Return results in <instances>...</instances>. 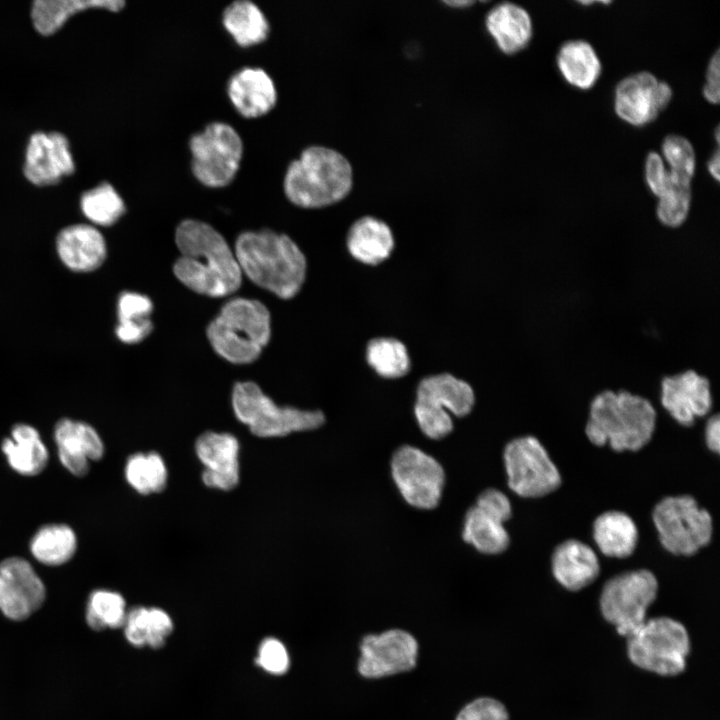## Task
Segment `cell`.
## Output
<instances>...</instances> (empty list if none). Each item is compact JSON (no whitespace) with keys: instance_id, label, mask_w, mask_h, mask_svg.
Here are the masks:
<instances>
[{"instance_id":"cell-1","label":"cell","mask_w":720,"mask_h":720,"mask_svg":"<svg viewBox=\"0 0 720 720\" xmlns=\"http://www.w3.org/2000/svg\"><path fill=\"white\" fill-rule=\"evenodd\" d=\"M175 243L180 257L173 272L186 287L210 297L226 296L239 288L242 272L235 254L212 226L183 220L176 228Z\"/></svg>"},{"instance_id":"cell-2","label":"cell","mask_w":720,"mask_h":720,"mask_svg":"<svg viewBox=\"0 0 720 720\" xmlns=\"http://www.w3.org/2000/svg\"><path fill=\"white\" fill-rule=\"evenodd\" d=\"M657 411L647 397L627 389H603L591 399L585 434L595 446L639 451L653 437Z\"/></svg>"},{"instance_id":"cell-3","label":"cell","mask_w":720,"mask_h":720,"mask_svg":"<svg viewBox=\"0 0 720 720\" xmlns=\"http://www.w3.org/2000/svg\"><path fill=\"white\" fill-rule=\"evenodd\" d=\"M234 254L241 272L276 296L289 299L301 289L306 259L289 236L268 229L247 231L238 236Z\"/></svg>"},{"instance_id":"cell-4","label":"cell","mask_w":720,"mask_h":720,"mask_svg":"<svg viewBox=\"0 0 720 720\" xmlns=\"http://www.w3.org/2000/svg\"><path fill=\"white\" fill-rule=\"evenodd\" d=\"M353 183V167L343 153L312 145L289 163L283 190L287 199L298 207L322 208L347 197Z\"/></svg>"},{"instance_id":"cell-5","label":"cell","mask_w":720,"mask_h":720,"mask_svg":"<svg viewBox=\"0 0 720 720\" xmlns=\"http://www.w3.org/2000/svg\"><path fill=\"white\" fill-rule=\"evenodd\" d=\"M270 333L268 309L261 302L247 298L228 301L207 328V337L215 352L234 364L255 361L267 345Z\"/></svg>"},{"instance_id":"cell-6","label":"cell","mask_w":720,"mask_h":720,"mask_svg":"<svg viewBox=\"0 0 720 720\" xmlns=\"http://www.w3.org/2000/svg\"><path fill=\"white\" fill-rule=\"evenodd\" d=\"M626 647L633 665L647 672L672 677L685 671L691 641L681 622L660 616L647 619L627 637Z\"/></svg>"},{"instance_id":"cell-7","label":"cell","mask_w":720,"mask_h":720,"mask_svg":"<svg viewBox=\"0 0 720 720\" xmlns=\"http://www.w3.org/2000/svg\"><path fill=\"white\" fill-rule=\"evenodd\" d=\"M232 406L236 418L252 434L261 438L283 437L293 432L314 430L325 422V416L319 410L278 406L256 383L250 381L235 384Z\"/></svg>"},{"instance_id":"cell-8","label":"cell","mask_w":720,"mask_h":720,"mask_svg":"<svg viewBox=\"0 0 720 720\" xmlns=\"http://www.w3.org/2000/svg\"><path fill=\"white\" fill-rule=\"evenodd\" d=\"M652 521L663 548L676 556L695 555L712 539V517L690 495L661 499L652 511Z\"/></svg>"},{"instance_id":"cell-9","label":"cell","mask_w":720,"mask_h":720,"mask_svg":"<svg viewBox=\"0 0 720 720\" xmlns=\"http://www.w3.org/2000/svg\"><path fill=\"white\" fill-rule=\"evenodd\" d=\"M658 580L647 569L622 572L605 582L599 606L616 632L629 637L647 620L646 613L658 594Z\"/></svg>"},{"instance_id":"cell-10","label":"cell","mask_w":720,"mask_h":720,"mask_svg":"<svg viewBox=\"0 0 720 720\" xmlns=\"http://www.w3.org/2000/svg\"><path fill=\"white\" fill-rule=\"evenodd\" d=\"M474 402L473 389L467 382L448 373L438 374L419 383L414 413L423 434L438 440L453 430L451 415L466 416Z\"/></svg>"},{"instance_id":"cell-11","label":"cell","mask_w":720,"mask_h":720,"mask_svg":"<svg viewBox=\"0 0 720 720\" xmlns=\"http://www.w3.org/2000/svg\"><path fill=\"white\" fill-rule=\"evenodd\" d=\"M191 170L204 186L220 188L235 178L243 155L239 133L226 122L207 124L189 139Z\"/></svg>"},{"instance_id":"cell-12","label":"cell","mask_w":720,"mask_h":720,"mask_svg":"<svg viewBox=\"0 0 720 720\" xmlns=\"http://www.w3.org/2000/svg\"><path fill=\"white\" fill-rule=\"evenodd\" d=\"M503 459L508 487L520 497H543L561 485L558 468L534 436L512 439L504 448Z\"/></svg>"},{"instance_id":"cell-13","label":"cell","mask_w":720,"mask_h":720,"mask_svg":"<svg viewBox=\"0 0 720 720\" xmlns=\"http://www.w3.org/2000/svg\"><path fill=\"white\" fill-rule=\"evenodd\" d=\"M391 473L404 500L418 509L435 508L442 495L445 473L441 464L417 447H399L391 460Z\"/></svg>"},{"instance_id":"cell-14","label":"cell","mask_w":720,"mask_h":720,"mask_svg":"<svg viewBox=\"0 0 720 720\" xmlns=\"http://www.w3.org/2000/svg\"><path fill=\"white\" fill-rule=\"evenodd\" d=\"M76 171V162L68 137L57 130H38L27 139L22 172L36 187L59 184Z\"/></svg>"},{"instance_id":"cell-15","label":"cell","mask_w":720,"mask_h":720,"mask_svg":"<svg viewBox=\"0 0 720 720\" xmlns=\"http://www.w3.org/2000/svg\"><path fill=\"white\" fill-rule=\"evenodd\" d=\"M512 516L509 498L500 490L488 488L477 498L464 518L463 539L477 551L496 555L504 552L510 537L504 523Z\"/></svg>"},{"instance_id":"cell-16","label":"cell","mask_w":720,"mask_h":720,"mask_svg":"<svg viewBox=\"0 0 720 720\" xmlns=\"http://www.w3.org/2000/svg\"><path fill=\"white\" fill-rule=\"evenodd\" d=\"M659 401L678 424L690 427L712 410L710 379L695 368L665 374L659 381Z\"/></svg>"},{"instance_id":"cell-17","label":"cell","mask_w":720,"mask_h":720,"mask_svg":"<svg viewBox=\"0 0 720 720\" xmlns=\"http://www.w3.org/2000/svg\"><path fill=\"white\" fill-rule=\"evenodd\" d=\"M671 86L648 71L626 76L618 82L614 93V109L627 124L643 127L653 122L670 104Z\"/></svg>"},{"instance_id":"cell-18","label":"cell","mask_w":720,"mask_h":720,"mask_svg":"<svg viewBox=\"0 0 720 720\" xmlns=\"http://www.w3.org/2000/svg\"><path fill=\"white\" fill-rule=\"evenodd\" d=\"M46 588L32 565L21 557L0 563V611L13 621H23L44 603Z\"/></svg>"},{"instance_id":"cell-19","label":"cell","mask_w":720,"mask_h":720,"mask_svg":"<svg viewBox=\"0 0 720 720\" xmlns=\"http://www.w3.org/2000/svg\"><path fill=\"white\" fill-rule=\"evenodd\" d=\"M359 673L379 678L411 670L416 664L418 645L415 638L402 630H389L363 638Z\"/></svg>"},{"instance_id":"cell-20","label":"cell","mask_w":720,"mask_h":720,"mask_svg":"<svg viewBox=\"0 0 720 720\" xmlns=\"http://www.w3.org/2000/svg\"><path fill=\"white\" fill-rule=\"evenodd\" d=\"M194 448L204 466L201 479L206 487L229 491L238 485L240 444L234 435L207 431L196 439Z\"/></svg>"},{"instance_id":"cell-21","label":"cell","mask_w":720,"mask_h":720,"mask_svg":"<svg viewBox=\"0 0 720 720\" xmlns=\"http://www.w3.org/2000/svg\"><path fill=\"white\" fill-rule=\"evenodd\" d=\"M54 440L61 464L77 477L85 476L90 461H97L104 455V443L98 432L79 420H59L55 425Z\"/></svg>"},{"instance_id":"cell-22","label":"cell","mask_w":720,"mask_h":720,"mask_svg":"<svg viewBox=\"0 0 720 720\" xmlns=\"http://www.w3.org/2000/svg\"><path fill=\"white\" fill-rule=\"evenodd\" d=\"M227 95L235 110L244 118L261 117L277 102L273 79L262 68L243 67L229 78Z\"/></svg>"},{"instance_id":"cell-23","label":"cell","mask_w":720,"mask_h":720,"mask_svg":"<svg viewBox=\"0 0 720 720\" xmlns=\"http://www.w3.org/2000/svg\"><path fill=\"white\" fill-rule=\"evenodd\" d=\"M56 251L61 262L71 271L91 272L103 264L107 246L97 227L89 223H75L59 231Z\"/></svg>"},{"instance_id":"cell-24","label":"cell","mask_w":720,"mask_h":720,"mask_svg":"<svg viewBox=\"0 0 720 720\" xmlns=\"http://www.w3.org/2000/svg\"><path fill=\"white\" fill-rule=\"evenodd\" d=\"M551 570L556 581L568 591L577 592L593 583L600 574L595 551L577 539L558 544L551 556Z\"/></svg>"},{"instance_id":"cell-25","label":"cell","mask_w":720,"mask_h":720,"mask_svg":"<svg viewBox=\"0 0 720 720\" xmlns=\"http://www.w3.org/2000/svg\"><path fill=\"white\" fill-rule=\"evenodd\" d=\"M485 27L504 54L512 55L525 49L533 35L529 12L512 2H501L485 16Z\"/></svg>"},{"instance_id":"cell-26","label":"cell","mask_w":720,"mask_h":720,"mask_svg":"<svg viewBox=\"0 0 720 720\" xmlns=\"http://www.w3.org/2000/svg\"><path fill=\"white\" fill-rule=\"evenodd\" d=\"M123 0H35L30 7V20L34 30L43 37L58 33L75 15L91 10L120 12Z\"/></svg>"},{"instance_id":"cell-27","label":"cell","mask_w":720,"mask_h":720,"mask_svg":"<svg viewBox=\"0 0 720 720\" xmlns=\"http://www.w3.org/2000/svg\"><path fill=\"white\" fill-rule=\"evenodd\" d=\"M347 248L358 261L377 265L386 260L394 247V237L390 227L373 216L357 219L349 228Z\"/></svg>"},{"instance_id":"cell-28","label":"cell","mask_w":720,"mask_h":720,"mask_svg":"<svg viewBox=\"0 0 720 720\" xmlns=\"http://www.w3.org/2000/svg\"><path fill=\"white\" fill-rule=\"evenodd\" d=\"M1 449L10 467L24 476L37 475L48 464V450L38 430L29 424H15Z\"/></svg>"},{"instance_id":"cell-29","label":"cell","mask_w":720,"mask_h":720,"mask_svg":"<svg viewBox=\"0 0 720 720\" xmlns=\"http://www.w3.org/2000/svg\"><path fill=\"white\" fill-rule=\"evenodd\" d=\"M593 540L600 552L613 558H627L638 544L634 520L625 512L611 510L597 516L592 526Z\"/></svg>"},{"instance_id":"cell-30","label":"cell","mask_w":720,"mask_h":720,"mask_svg":"<svg viewBox=\"0 0 720 720\" xmlns=\"http://www.w3.org/2000/svg\"><path fill=\"white\" fill-rule=\"evenodd\" d=\"M556 65L565 81L581 90L591 89L602 73V64L594 47L581 39L569 40L560 46Z\"/></svg>"},{"instance_id":"cell-31","label":"cell","mask_w":720,"mask_h":720,"mask_svg":"<svg viewBox=\"0 0 720 720\" xmlns=\"http://www.w3.org/2000/svg\"><path fill=\"white\" fill-rule=\"evenodd\" d=\"M126 640L134 647L162 648L173 631V621L161 608L137 606L127 611L123 625Z\"/></svg>"},{"instance_id":"cell-32","label":"cell","mask_w":720,"mask_h":720,"mask_svg":"<svg viewBox=\"0 0 720 720\" xmlns=\"http://www.w3.org/2000/svg\"><path fill=\"white\" fill-rule=\"evenodd\" d=\"M222 24L237 45L251 47L264 42L269 22L260 7L249 0H236L223 11Z\"/></svg>"},{"instance_id":"cell-33","label":"cell","mask_w":720,"mask_h":720,"mask_svg":"<svg viewBox=\"0 0 720 720\" xmlns=\"http://www.w3.org/2000/svg\"><path fill=\"white\" fill-rule=\"evenodd\" d=\"M77 538L66 524H47L38 529L30 542L33 557L44 565L58 566L75 554Z\"/></svg>"},{"instance_id":"cell-34","label":"cell","mask_w":720,"mask_h":720,"mask_svg":"<svg viewBox=\"0 0 720 720\" xmlns=\"http://www.w3.org/2000/svg\"><path fill=\"white\" fill-rule=\"evenodd\" d=\"M79 206L89 224L95 227L114 225L126 211L123 198L108 181L85 190L80 196Z\"/></svg>"},{"instance_id":"cell-35","label":"cell","mask_w":720,"mask_h":720,"mask_svg":"<svg viewBox=\"0 0 720 720\" xmlns=\"http://www.w3.org/2000/svg\"><path fill=\"white\" fill-rule=\"evenodd\" d=\"M124 474L127 483L141 495L161 492L168 481L166 464L156 452H140L129 456Z\"/></svg>"},{"instance_id":"cell-36","label":"cell","mask_w":720,"mask_h":720,"mask_svg":"<svg viewBox=\"0 0 720 720\" xmlns=\"http://www.w3.org/2000/svg\"><path fill=\"white\" fill-rule=\"evenodd\" d=\"M366 359L376 373L384 378L403 377L410 369L407 348L395 338L372 339L367 345Z\"/></svg>"},{"instance_id":"cell-37","label":"cell","mask_w":720,"mask_h":720,"mask_svg":"<svg viewBox=\"0 0 720 720\" xmlns=\"http://www.w3.org/2000/svg\"><path fill=\"white\" fill-rule=\"evenodd\" d=\"M127 615L123 596L107 589L94 590L88 598L85 618L94 631L117 629L124 625Z\"/></svg>"},{"instance_id":"cell-38","label":"cell","mask_w":720,"mask_h":720,"mask_svg":"<svg viewBox=\"0 0 720 720\" xmlns=\"http://www.w3.org/2000/svg\"><path fill=\"white\" fill-rule=\"evenodd\" d=\"M661 151L671 182L691 185L696 168V155L691 142L684 136L670 134L664 138Z\"/></svg>"},{"instance_id":"cell-39","label":"cell","mask_w":720,"mask_h":720,"mask_svg":"<svg viewBox=\"0 0 720 720\" xmlns=\"http://www.w3.org/2000/svg\"><path fill=\"white\" fill-rule=\"evenodd\" d=\"M691 205V185H680L671 182L670 187L657 198L656 218L665 228L678 229L688 220Z\"/></svg>"},{"instance_id":"cell-40","label":"cell","mask_w":720,"mask_h":720,"mask_svg":"<svg viewBox=\"0 0 720 720\" xmlns=\"http://www.w3.org/2000/svg\"><path fill=\"white\" fill-rule=\"evenodd\" d=\"M256 664L270 674L282 675L289 669V655L286 647L275 638L264 639L255 660Z\"/></svg>"},{"instance_id":"cell-41","label":"cell","mask_w":720,"mask_h":720,"mask_svg":"<svg viewBox=\"0 0 720 720\" xmlns=\"http://www.w3.org/2000/svg\"><path fill=\"white\" fill-rule=\"evenodd\" d=\"M152 301L137 292H123L117 302L118 322H144L150 320Z\"/></svg>"},{"instance_id":"cell-42","label":"cell","mask_w":720,"mask_h":720,"mask_svg":"<svg viewBox=\"0 0 720 720\" xmlns=\"http://www.w3.org/2000/svg\"><path fill=\"white\" fill-rule=\"evenodd\" d=\"M456 720H509V714L500 701L483 697L467 704Z\"/></svg>"},{"instance_id":"cell-43","label":"cell","mask_w":720,"mask_h":720,"mask_svg":"<svg viewBox=\"0 0 720 720\" xmlns=\"http://www.w3.org/2000/svg\"><path fill=\"white\" fill-rule=\"evenodd\" d=\"M644 175L649 190L656 198H659L671 185L669 170L658 152L648 153Z\"/></svg>"},{"instance_id":"cell-44","label":"cell","mask_w":720,"mask_h":720,"mask_svg":"<svg viewBox=\"0 0 720 720\" xmlns=\"http://www.w3.org/2000/svg\"><path fill=\"white\" fill-rule=\"evenodd\" d=\"M706 83L703 86V97L711 104H718L720 99V56L719 50L710 58L706 68Z\"/></svg>"},{"instance_id":"cell-45","label":"cell","mask_w":720,"mask_h":720,"mask_svg":"<svg viewBox=\"0 0 720 720\" xmlns=\"http://www.w3.org/2000/svg\"><path fill=\"white\" fill-rule=\"evenodd\" d=\"M151 320L144 322H118L115 333L117 338L126 344L142 341L152 331Z\"/></svg>"},{"instance_id":"cell-46","label":"cell","mask_w":720,"mask_h":720,"mask_svg":"<svg viewBox=\"0 0 720 720\" xmlns=\"http://www.w3.org/2000/svg\"><path fill=\"white\" fill-rule=\"evenodd\" d=\"M705 443L708 449L716 454L720 451V416L712 414L706 421L704 429Z\"/></svg>"},{"instance_id":"cell-47","label":"cell","mask_w":720,"mask_h":720,"mask_svg":"<svg viewBox=\"0 0 720 720\" xmlns=\"http://www.w3.org/2000/svg\"><path fill=\"white\" fill-rule=\"evenodd\" d=\"M710 175L718 182L720 180V156L719 149H716L714 154L708 161L707 164Z\"/></svg>"},{"instance_id":"cell-48","label":"cell","mask_w":720,"mask_h":720,"mask_svg":"<svg viewBox=\"0 0 720 720\" xmlns=\"http://www.w3.org/2000/svg\"><path fill=\"white\" fill-rule=\"evenodd\" d=\"M443 3L451 8H462V7H466V6H471V5L475 4L476 2L469 1V0H464V1L463 0H461V1L454 0V1H443Z\"/></svg>"}]
</instances>
